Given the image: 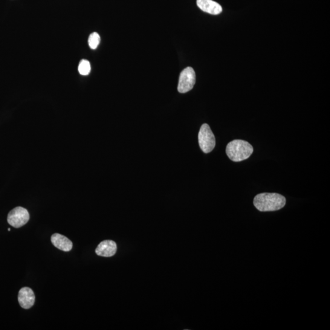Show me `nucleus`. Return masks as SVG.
<instances>
[{"label":"nucleus","instance_id":"nucleus-1","mask_svg":"<svg viewBox=\"0 0 330 330\" xmlns=\"http://www.w3.org/2000/svg\"><path fill=\"white\" fill-rule=\"evenodd\" d=\"M286 199L279 193H263L254 197L253 204L260 212H273L285 206Z\"/></svg>","mask_w":330,"mask_h":330},{"label":"nucleus","instance_id":"nucleus-2","mask_svg":"<svg viewBox=\"0 0 330 330\" xmlns=\"http://www.w3.org/2000/svg\"><path fill=\"white\" fill-rule=\"evenodd\" d=\"M226 152L231 160L242 161L250 157L253 147L247 141L235 140L228 144Z\"/></svg>","mask_w":330,"mask_h":330},{"label":"nucleus","instance_id":"nucleus-3","mask_svg":"<svg viewBox=\"0 0 330 330\" xmlns=\"http://www.w3.org/2000/svg\"><path fill=\"white\" fill-rule=\"evenodd\" d=\"M198 141L200 148L205 153L212 152L215 147V136L208 124H202L198 134Z\"/></svg>","mask_w":330,"mask_h":330},{"label":"nucleus","instance_id":"nucleus-4","mask_svg":"<svg viewBox=\"0 0 330 330\" xmlns=\"http://www.w3.org/2000/svg\"><path fill=\"white\" fill-rule=\"evenodd\" d=\"M196 83V74L192 68L188 67L182 71L179 77L178 89L181 93H186L193 88Z\"/></svg>","mask_w":330,"mask_h":330},{"label":"nucleus","instance_id":"nucleus-5","mask_svg":"<svg viewBox=\"0 0 330 330\" xmlns=\"http://www.w3.org/2000/svg\"><path fill=\"white\" fill-rule=\"evenodd\" d=\"M30 219V214L26 208L22 207L14 208L8 214V224L15 228H19L27 224Z\"/></svg>","mask_w":330,"mask_h":330},{"label":"nucleus","instance_id":"nucleus-6","mask_svg":"<svg viewBox=\"0 0 330 330\" xmlns=\"http://www.w3.org/2000/svg\"><path fill=\"white\" fill-rule=\"evenodd\" d=\"M18 300L22 308L28 309L31 308L35 302V295L30 288H23L19 292Z\"/></svg>","mask_w":330,"mask_h":330},{"label":"nucleus","instance_id":"nucleus-7","mask_svg":"<svg viewBox=\"0 0 330 330\" xmlns=\"http://www.w3.org/2000/svg\"><path fill=\"white\" fill-rule=\"evenodd\" d=\"M117 251V244L113 240H107L100 243L95 249V253L98 256L109 257L114 256Z\"/></svg>","mask_w":330,"mask_h":330},{"label":"nucleus","instance_id":"nucleus-8","mask_svg":"<svg viewBox=\"0 0 330 330\" xmlns=\"http://www.w3.org/2000/svg\"><path fill=\"white\" fill-rule=\"evenodd\" d=\"M197 5L205 13L218 15L222 12V7L213 0H197Z\"/></svg>","mask_w":330,"mask_h":330},{"label":"nucleus","instance_id":"nucleus-9","mask_svg":"<svg viewBox=\"0 0 330 330\" xmlns=\"http://www.w3.org/2000/svg\"><path fill=\"white\" fill-rule=\"evenodd\" d=\"M51 242L55 247L65 252L70 251L73 247L71 240L60 234H53L51 237Z\"/></svg>","mask_w":330,"mask_h":330},{"label":"nucleus","instance_id":"nucleus-10","mask_svg":"<svg viewBox=\"0 0 330 330\" xmlns=\"http://www.w3.org/2000/svg\"><path fill=\"white\" fill-rule=\"evenodd\" d=\"M90 63L88 60L81 61L79 66V72L81 75H88L91 72Z\"/></svg>","mask_w":330,"mask_h":330},{"label":"nucleus","instance_id":"nucleus-11","mask_svg":"<svg viewBox=\"0 0 330 330\" xmlns=\"http://www.w3.org/2000/svg\"><path fill=\"white\" fill-rule=\"evenodd\" d=\"M100 42V37L99 34L97 33H92L90 36L89 37L88 39V43L89 47L92 50H95L98 47V45H99Z\"/></svg>","mask_w":330,"mask_h":330},{"label":"nucleus","instance_id":"nucleus-12","mask_svg":"<svg viewBox=\"0 0 330 330\" xmlns=\"http://www.w3.org/2000/svg\"><path fill=\"white\" fill-rule=\"evenodd\" d=\"M8 231H11V229H10V228H9V229H8Z\"/></svg>","mask_w":330,"mask_h":330}]
</instances>
